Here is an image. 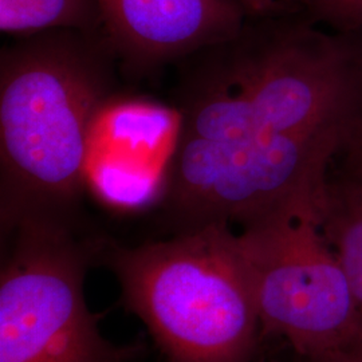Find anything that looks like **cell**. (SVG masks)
<instances>
[{
	"label": "cell",
	"instance_id": "6da1fadb",
	"mask_svg": "<svg viewBox=\"0 0 362 362\" xmlns=\"http://www.w3.org/2000/svg\"><path fill=\"white\" fill-rule=\"evenodd\" d=\"M179 130L160 207L175 233L263 218L322 187L362 124V33L317 25L298 0L247 18L181 61Z\"/></svg>",
	"mask_w": 362,
	"mask_h": 362
},
{
	"label": "cell",
	"instance_id": "7a4b0ae2",
	"mask_svg": "<svg viewBox=\"0 0 362 362\" xmlns=\"http://www.w3.org/2000/svg\"><path fill=\"white\" fill-rule=\"evenodd\" d=\"M116 55L103 31L52 30L0 52V231L30 218L79 220L94 122Z\"/></svg>",
	"mask_w": 362,
	"mask_h": 362
},
{
	"label": "cell",
	"instance_id": "3957f363",
	"mask_svg": "<svg viewBox=\"0 0 362 362\" xmlns=\"http://www.w3.org/2000/svg\"><path fill=\"white\" fill-rule=\"evenodd\" d=\"M98 263L113 272L122 308L145 325L165 361H254L262 327L230 224L136 247L104 239Z\"/></svg>",
	"mask_w": 362,
	"mask_h": 362
},
{
	"label": "cell",
	"instance_id": "277c9868",
	"mask_svg": "<svg viewBox=\"0 0 362 362\" xmlns=\"http://www.w3.org/2000/svg\"><path fill=\"white\" fill-rule=\"evenodd\" d=\"M103 238L79 220L30 218L1 238L0 362H132L143 342L115 344L100 329L85 281Z\"/></svg>",
	"mask_w": 362,
	"mask_h": 362
},
{
	"label": "cell",
	"instance_id": "5b68a950",
	"mask_svg": "<svg viewBox=\"0 0 362 362\" xmlns=\"http://www.w3.org/2000/svg\"><path fill=\"white\" fill-rule=\"evenodd\" d=\"M321 188L236 233L262 338H285L302 361L361 348L349 278L322 230Z\"/></svg>",
	"mask_w": 362,
	"mask_h": 362
},
{
	"label": "cell",
	"instance_id": "8992f818",
	"mask_svg": "<svg viewBox=\"0 0 362 362\" xmlns=\"http://www.w3.org/2000/svg\"><path fill=\"white\" fill-rule=\"evenodd\" d=\"M105 38L133 76L235 38L247 15L239 0H97Z\"/></svg>",
	"mask_w": 362,
	"mask_h": 362
},
{
	"label": "cell",
	"instance_id": "52a82bcc",
	"mask_svg": "<svg viewBox=\"0 0 362 362\" xmlns=\"http://www.w3.org/2000/svg\"><path fill=\"white\" fill-rule=\"evenodd\" d=\"M318 207L325 236L349 278L360 318L362 350V124L334 156Z\"/></svg>",
	"mask_w": 362,
	"mask_h": 362
},
{
	"label": "cell",
	"instance_id": "ba28073f",
	"mask_svg": "<svg viewBox=\"0 0 362 362\" xmlns=\"http://www.w3.org/2000/svg\"><path fill=\"white\" fill-rule=\"evenodd\" d=\"M0 30L18 38L52 30L103 31L97 0H0Z\"/></svg>",
	"mask_w": 362,
	"mask_h": 362
},
{
	"label": "cell",
	"instance_id": "9c48e42d",
	"mask_svg": "<svg viewBox=\"0 0 362 362\" xmlns=\"http://www.w3.org/2000/svg\"><path fill=\"white\" fill-rule=\"evenodd\" d=\"M317 25L341 34L362 33V0H298Z\"/></svg>",
	"mask_w": 362,
	"mask_h": 362
},
{
	"label": "cell",
	"instance_id": "30bf717a",
	"mask_svg": "<svg viewBox=\"0 0 362 362\" xmlns=\"http://www.w3.org/2000/svg\"><path fill=\"white\" fill-rule=\"evenodd\" d=\"M246 11L247 18L262 16L278 10L285 0H239Z\"/></svg>",
	"mask_w": 362,
	"mask_h": 362
},
{
	"label": "cell",
	"instance_id": "8fae6325",
	"mask_svg": "<svg viewBox=\"0 0 362 362\" xmlns=\"http://www.w3.org/2000/svg\"><path fill=\"white\" fill-rule=\"evenodd\" d=\"M303 362H362L361 349H349L326 354L322 357Z\"/></svg>",
	"mask_w": 362,
	"mask_h": 362
},
{
	"label": "cell",
	"instance_id": "7c38bea8",
	"mask_svg": "<svg viewBox=\"0 0 362 362\" xmlns=\"http://www.w3.org/2000/svg\"><path fill=\"white\" fill-rule=\"evenodd\" d=\"M294 362H303V361H302V360H299V358H297V360H296V361H294Z\"/></svg>",
	"mask_w": 362,
	"mask_h": 362
}]
</instances>
